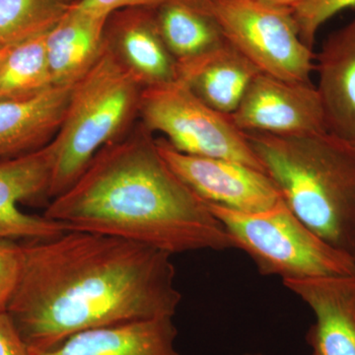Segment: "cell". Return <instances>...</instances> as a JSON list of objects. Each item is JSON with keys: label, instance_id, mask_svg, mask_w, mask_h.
I'll use <instances>...</instances> for the list:
<instances>
[{"label": "cell", "instance_id": "1", "mask_svg": "<svg viewBox=\"0 0 355 355\" xmlns=\"http://www.w3.org/2000/svg\"><path fill=\"white\" fill-rule=\"evenodd\" d=\"M22 249L6 312L30 349H55L83 331L173 318L182 302L173 256L156 248L69 230Z\"/></svg>", "mask_w": 355, "mask_h": 355}, {"label": "cell", "instance_id": "2", "mask_svg": "<svg viewBox=\"0 0 355 355\" xmlns=\"http://www.w3.org/2000/svg\"><path fill=\"white\" fill-rule=\"evenodd\" d=\"M44 216L70 230L114 236L172 256L234 248L223 224L173 172L141 123L103 147Z\"/></svg>", "mask_w": 355, "mask_h": 355}, {"label": "cell", "instance_id": "3", "mask_svg": "<svg viewBox=\"0 0 355 355\" xmlns=\"http://www.w3.org/2000/svg\"><path fill=\"white\" fill-rule=\"evenodd\" d=\"M288 209L331 247L355 258V147L329 132H244Z\"/></svg>", "mask_w": 355, "mask_h": 355}, {"label": "cell", "instance_id": "4", "mask_svg": "<svg viewBox=\"0 0 355 355\" xmlns=\"http://www.w3.org/2000/svg\"><path fill=\"white\" fill-rule=\"evenodd\" d=\"M142 90L104 46L94 67L72 86L64 121L50 144L51 200L78 179L103 147L127 135L139 118Z\"/></svg>", "mask_w": 355, "mask_h": 355}, {"label": "cell", "instance_id": "5", "mask_svg": "<svg viewBox=\"0 0 355 355\" xmlns=\"http://www.w3.org/2000/svg\"><path fill=\"white\" fill-rule=\"evenodd\" d=\"M207 205L223 224L233 247L244 251L261 275L286 280L355 273V258L324 241L282 200L259 212Z\"/></svg>", "mask_w": 355, "mask_h": 355}, {"label": "cell", "instance_id": "6", "mask_svg": "<svg viewBox=\"0 0 355 355\" xmlns=\"http://www.w3.org/2000/svg\"><path fill=\"white\" fill-rule=\"evenodd\" d=\"M263 73L311 83L315 55L299 36L292 8L263 0H187Z\"/></svg>", "mask_w": 355, "mask_h": 355}, {"label": "cell", "instance_id": "7", "mask_svg": "<svg viewBox=\"0 0 355 355\" xmlns=\"http://www.w3.org/2000/svg\"><path fill=\"white\" fill-rule=\"evenodd\" d=\"M139 118L148 132L162 133L180 153L228 159L265 172L230 116L210 108L180 79L144 89Z\"/></svg>", "mask_w": 355, "mask_h": 355}, {"label": "cell", "instance_id": "8", "mask_svg": "<svg viewBox=\"0 0 355 355\" xmlns=\"http://www.w3.org/2000/svg\"><path fill=\"white\" fill-rule=\"evenodd\" d=\"M159 153L200 200L235 211L259 212L282 200L265 172L228 160L180 153L164 139H156Z\"/></svg>", "mask_w": 355, "mask_h": 355}, {"label": "cell", "instance_id": "9", "mask_svg": "<svg viewBox=\"0 0 355 355\" xmlns=\"http://www.w3.org/2000/svg\"><path fill=\"white\" fill-rule=\"evenodd\" d=\"M243 132L275 135L326 133L323 107L312 83H294L261 72L231 114Z\"/></svg>", "mask_w": 355, "mask_h": 355}, {"label": "cell", "instance_id": "10", "mask_svg": "<svg viewBox=\"0 0 355 355\" xmlns=\"http://www.w3.org/2000/svg\"><path fill=\"white\" fill-rule=\"evenodd\" d=\"M154 8L120 9L105 25V49L144 89L179 79L177 60L161 36Z\"/></svg>", "mask_w": 355, "mask_h": 355}, {"label": "cell", "instance_id": "11", "mask_svg": "<svg viewBox=\"0 0 355 355\" xmlns=\"http://www.w3.org/2000/svg\"><path fill=\"white\" fill-rule=\"evenodd\" d=\"M53 151L51 144L20 157L0 162V237L6 239H48L70 230L60 222L30 216L18 203L50 198Z\"/></svg>", "mask_w": 355, "mask_h": 355}, {"label": "cell", "instance_id": "12", "mask_svg": "<svg viewBox=\"0 0 355 355\" xmlns=\"http://www.w3.org/2000/svg\"><path fill=\"white\" fill-rule=\"evenodd\" d=\"M314 313L311 355H355V273L282 280Z\"/></svg>", "mask_w": 355, "mask_h": 355}, {"label": "cell", "instance_id": "13", "mask_svg": "<svg viewBox=\"0 0 355 355\" xmlns=\"http://www.w3.org/2000/svg\"><path fill=\"white\" fill-rule=\"evenodd\" d=\"M315 60L327 132L355 147V19L331 33Z\"/></svg>", "mask_w": 355, "mask_h": 355}, {"label": "cell", "instance_id": "14", "mask_svg": "<svg viewBox=\"0 0 355 355\" xmlns=\"http://www.w3.org/2000/svg\"><path fill=\"white\" fill-rule=\"evenodd\" d=\"M72 86H55L35 97L0 102V162L40 150L53 141Z\"/></svg>", "mask_w": 355, "mask_h": 355}, {"label": "cell", "instance_id": "15", "mask_svg": "<svg viewBox=\"0 0 355 355\" xmlns=\"http://www.w3.org/2000/svg\"><path fill=\"white\" fill-rule=\"evenodd\" d=\"M178 73L198 99L231 116L261 71L226 41L202 57L178 64Z\"/></svg>", "mask_w": 355, "mask_h": 355}, {"label": "cell", "instance_id": "16", "mask_svg": "<svg viewBox=\"0 0 355 355\" xmlns=\"http://www.w3.org/2000/svg\"><path fill=\"white\" fill-rule=\"evenodd\" d=\"M173 318H156L95 329L70 336L55 349L32 355H181Z\"/></svg>", "mask_w": 355, "mask_h": 355}, {"label": "cell", "instance_id": "17", "mask_svg": "<svg viewBox=\"0 0 355 355\" xmlns=\"http://www.w3.org/2000/svg\"><path fill=\"white\" fill-rule=\"evenodd\" d=\"M107 18L76 3L46 33V58L53 86H73L94 67L104 51Z\"/></svg>", "mask_w": 355, "mask_h": 355}, {"label": "cell", "instance_id": "18", "mask_svg": "<svg viewBox=\"0 0 355 355\" xmlns=\"http://www.w3.org/2000/svg\"><path fill=\"white\" fill-rule=\"evenodd\" d=\"M159 31L178 64L202 57L225 43L214 21L187 0L155 7Z\"/></svg>", "mask_w": 355, "mask_h": 355}, {"label": "cell", "instance_id": "19", "mask_svg": "<svg viewBox=\"0 0 355 355\" xmlns=\"http://www.w3.org/2000/svg\"><path fill=\"white\" fill-rule=\"evenodd\" d=\"M44 37L11 46L0 64V102L28 99L55 87Z\"/></svg>", "mask_w": 355, "mask_h": 355}, {"label": "cell", "instance_id": "20", "mask_svg": "<svg viewBox=\"0 0 355 355\" xmlns=\"http://www.w3.org/2000/svg\"><path fill=\"white\" fill-rule=\"evenodd\" d=\"M79 0H0V44L44 36Z\"/></svg>", "mask_w": 355, "mask_h": 355}, {"label": "cell", "instance_id": "21", "mask_svg": "<svg viewBox=\"0 0 355 355\" xmlns=\"http://www.w3.org/2000/svg\"><path fill=\"white\" fill-rule=\"evenodd\" d=\"M355 7V0H305L292 8L299 36L313 50L320 28L336 14Z\"/></svg>", "mask_w": 355, "mask_h": 355}, {"label": "cell", "instance_id": "22", "mask_svg": "<svg viewBox=\"0 0 355 355\" xmlns=\"http://www.w3.org/2000/svg\"><path fill=\"white\" fill-rule=\"evenodd\" d=\"M22 263V245L0 237V311L8 307L19 282Z\"/></svg>", "mask_w": 355, "mask_h": 355}, {"label": "cell", "instance_id": "23", "mask_svg": "<svg viewBox=\"0 0 355 355\" xmlns=\"http://www.w3.org/2000/svg\"><path fill=\"white\" fill-rule=\"evenodd\" d=\"M0 355H32L6 311H0Z\"/></svg>", "mask_w": 355, "mask_h": 355}, {"label": "cell", "instance_id": "24", "mask_svg": "<svg viewBox=\"0 0 355 355\" xmlns=\"http://www.w3.org/2000/svg\"><path fill=\"white\" fill-rule=\"evenodd\" d=\"M166 0H79V7L96 15L108 17L110 14L128 7H157Z\"/></svg>", "mask_w": 355, "mask_h": 355}, {"label": "cell", "instance_id": "25", "mask_svg": "<svg viewBox=\"0 0 355 355\" xmlns=\"http://www.w3.org/2000/svg\"><path fill=\"white\" fill-rule=\"evenodd\" d=\"M263 1L270 2V3L275 4V6L294 8V7L304 2L305 0H263Z\"/></svg>", "mask_w": 355, "mask_h": 355}, {"label": "cell", "instance_id": "26", "mask_svg": "<svg viewBox=\"0 0 355 355\" xmlns=\"http://www.w3.org/2000/svg\"><path fill=\"white\" fill-rule=\"evenodd\" d=\"M10 48L11 46H4V44H0V64H1L2 60H4V58L6 57V55L8 53Z\"/></svg>", "mask_w": 355, "mask_h": 355}, {"label": "cell", "instance_id": "27", "mask_svg": "<svg viewBox=\"0 0 355 355\" xmlns=\"http://www.w3.org/2000/svg\"><path fill=\"white\" fill-rule=\"evenodd\" d=\"M241 355H261L260 354H241Z\"/></svg>", "mask_w": 355, "mask_h": 355}]
</instances>
